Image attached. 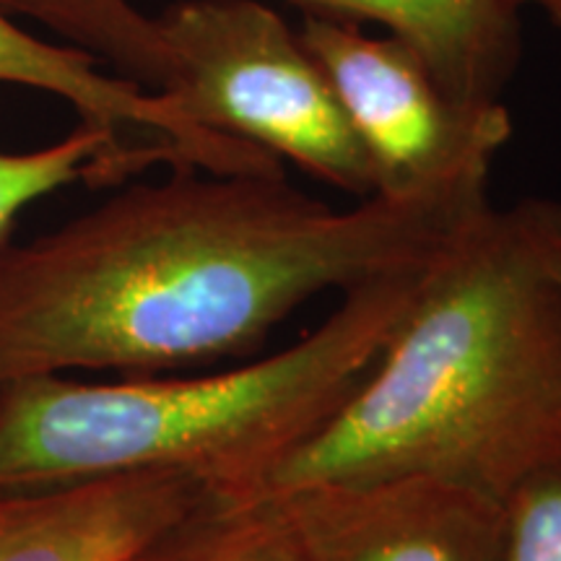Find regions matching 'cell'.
<instances>
[{"label":"cell","mask_w":561,"mask_h":561,"mask_svg":"<svg viewBox=\"0 0 561 561\" xmlns=\"http://www.w3.org/2000/svg\"><path fill=\"white\" fill-rule=\"evenodd\" d=\"M128 561H299L278 502L208 494Z\"/></svg>","instance_id":"8fae6325"},{"label":"cell","mask_w":561,"mask_h":561,"mask_svg":"<svg viewBox=\"0 0 561 561\" xmlns=\"http://www.w3.org/2000/svg\"><path fill=\"white\" fill-rule=\"evenodd\" d=\"M523 210L546 268L561 284V203L549 198H528L523 201Z\"/></svg>","instance_id":"5bb4252c"},{"label":"cell","mask_w":561,"mask_h":561,"mask_svg":"<svg viewBox=\"0 0 561 561\" xmlns=\"http://www.w3.org/2000/svg\"><path fill=\"white\" fill-rule=\"evenodd\" d=\"M208 494L178 468L0 494V561H128Z\"/></svg>","instance_id":"ba28073f"},{"label":"cell","mask_w":561,"mask_h":561,"mask_svg":"<svg viewBox=\"0 0 561 561\" xmlns=\"http://www.w3.org/2000/svg\"><path fill=\"white\" fill-rule=\"evenodd\" d=\"M271 500L299 561H500L502 502L453 481H325Z\"/></svg>","instance_id":"8992f818"},{"label":"cell","mask_w":561,"mask_h":561,"mask_svg":"<svg viewBox=\"0 0 561 561\" xmlns=\"http://www.w3.org/2000/svg\"><path fill=\"white\" fill-rule=\"evenodd\" d=\"M525 9L541 11L551 24L561 26V0H523Z\"/></svg>","instance_id":"9a60e30c"},{"label":"cell","mask_w":561,"mask_h":561,"mask_svg":"<svg viewBox=\"0 0 561 561\" xmlns=\"http://www.w3.org/2000/svg\"><path fill=\"white\" fill-rule=\"evenodd\" d=\"M426 268L356 286L299 343L219 375L0 385V494L178 468L242 500L359 388Z\"/></svg>","instance_id":"3957f363"},{"label":"cell","mask_w":561,"mask_h":561,"mask_svg":"<svg viewBox=\"0 0 561 561\" xmlns=\"http://www.w3.org/2000/svg\"><path fill=\"white\" fill-rule=\"evenodd\" d=\"M11 16L39 21L70 47L89 53L125 81L159 91L170 79V50L157 19L130 0H0Z\"/></svg>","instance_id":"30bf717a"},{"label":"cell","mask_w":561,"mask_h":561,"mask_svg":"<svg viewBox=\"0 0 561 561\" xmlns=\"http://www.w3.org/2000/svg\"><path fill=\"white\" fill-rule=\"evenodd\" d=\"M305 16L375 21L424 60L447 94L496 104L523 55V0H284Z\"/></svg>","instance_id":"9c48e42d"},{"label":"cell","mask_w":561,"mask_h":561,"mask_svg":"<svg viewBox=\"0 0 561 561\" xmlns=\"http://www.w3.org/2000/svg\"><path fill=\"white\" fill-rule=\"evenodd\" d=\"M310 50L367 153L375 195L390 201L486 195L491 161L512 138L502 102L466 104L398 37L305 16Z\"/></svg>","instance_id":"5b68a950"},{"label":"cell","mask_w":561,"mask_h":561,"mask_svg":"<svg viewBox=\"0 0 561 561\" xmlns=\"http://www.w3.org/2000/svg\"><path fill=\"white\" fill-rule=\"evenodd\" d=\"M102 68L100 60L79 47L34 37L0 9V83L30 87L66 100L79 112V123L102 130L115 144L128 178L151 164L224 174L284 172L271 153L195 128L159 91Z\"/></svg>","instance_id":"52a82bcc"},{"label":"cell","mask_w":561,"mask_h":561,"mask_svg":"<svg viewBox=\"0 0 561 561\" xmlns=\"http://www.w3.org/2000/svg\"><path fill=\"white\" fill-rule=\"evenodd\" d=\"M559 445L561 284L523 203H486L426 268L359 388L242 500L392 476L502 500Z\"/></svg>","instance_id":"7a4b0ae2"},{"label":"cell","mask_w":561,"mask_h":561,"mask_svg":"<svg viewBox=\"0 0 561 561\" xmlns=\"http://www.w3.org/2000/svg\"><path fill=\"white\" fill-rule=\"evenodd\" d=\"M157 19L170 50L159 89L195 128L242 140L339 191L371 198L375 178L325 73L263 0H182Z\"/></svg>","instance_id":"277c9868"},{"label":"cell","mask_w":561,"mask_h":561,"mask_svg":"<svg viewBox=\"0 0 561 561\" xmlns=\"http://www.w3.org/2000/svg\"><path fill=\"white\" fill-rule=\"evenodd\" d=\"M489 195L333 208L286 174L182 167L24 244L0 242V385L153 375L255 351L325 291L421 271Z\"/></svg>","instance_id":"6da1fadb"},{"label":"cell","mask_w":561,"mask_h":561,"mask_svg":"<svg viewBox=\"0 0 561 561\" xmlns=\"http://www.w3.org/2000/svg\"><path fill=\"white\" fill-rule=\"evenodd\" d=\"M500 561H561V445L502 496Z\"/></svg>","instance_id":"4fadbf2b"},{"label":"cell","mask_w":561,"mask_h":561,"mask_svg":"<svg viewBox=\"0 0 561 561\" xmlns=\"http://www.w3.org/2000/svg\"><path fill=\"white\" fill-rule=\"evenodd\" d=\"M128 180L121 151L102 130L79 123L58 144L34 151L0 149V242L16 216L34 201L73 182L115 187Z\"/></svg>","instance_id":"7c38bea8"}]
</instances>
